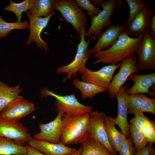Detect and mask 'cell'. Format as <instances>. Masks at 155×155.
<instances>
[{"label":"cell","mask_w":155,"mask_h":155,"mask_svg":"<svg viewBox=\"0 0 155 155\" xmlns=\"http://www.w3.org/2000/svg\"><path fill=\"white\" fill-rule=\"evenodd\" d=\"M129 8L127 20L123 25L125 27L128 25L135 17L146 6L150 5L143 0H126Z\"/></svg>","instance_id":"obj_28"},{"label":"cell","mask_w":155,"mask_h":155,"mask_svg":"<svg viewBox=\"0 0 155 155\" xmlns=\"http://www.w3.org/2000/svg\"><path fill=\"white\" fill-rule=\"evenodd\" d=\"M0 136L13 140L24 145L33 137L19 121L0 119Z\"/></svg>","instance_id":"obj_11"},{"label":"cell","mask_w":155,"mask_h":155,"mask_svg":"<svg viewBox=\"0 0 155 155\" xmlns=\"http://www.w3.org/2000/svg\"><path fill=\"white\" fill-rule=\"evenodd\" d=\"M85 30H83L80 35V41L78 44L76 53L73 60L67 65L60 66L57 69V73L67 74L63 80V82H65L72 77H75L77 73L80 75L86 67V62L90 56L88 46L92 40V36L90 37L88 41H86L85 39Z\"/></svg>","instance_id":"obj_4"},{"label":"cell","mask_w":155,"mask_h":155,"mask_svg":"<svg viewBox=\"0 0 155 155\" xmlns=\"http://www.w3.org/2000/svg\"><path fill=\"white\" fill-rule=\"evenodd\" d=\"M30 24L28 21L8 22L5 21L0 15V39L8 35L14 30H24L28 28Z\"/></svg>","instance_id":"obj_27"},{"label":"cell","mask_w":155,"mask_h":155,"mask_svg":"<svg viewBox=\"0 0 155 155\" xmlns=\"http://www.w3.org/2000/svg\"><path fill=\"white\" fill-rule=\"evenodd\" d=\"M147 138L148 142L151 144L155 142V122L149 120L147 122Z\"/></svg>","instance_id":"obj_34"},{"label":"cell","mask_w":155,"mask_h":155,"mask_svg":"<svg viewBox=\"0 0 155 155\" xmlns=\"http://www.w3.org/2000/svg\"><path fill=\"white\" fill-rule=\"evenodd\" d=\"M127 103L128 114L148 112L155 115V98H149L144 93L127 94Z\"/></svg>","instance_id":"obj_17"},{"label":"cell","mask_w":155,"mask_h":155,"mask_svg":"<svg viewBox=\"0 0 155 155\" xmlns=\"http://www.w3.org/2000/svg\"><path fill=\"white\" fill-rule=\"evenodd\" d=\"M55 13V12L47 17L40 18L32 15L28 10L26 11V14L30 21L28 29L30 35L26 42L27 44L29 45L34 42L39 49L45 51L49 49L48 44L42 39L41 34L48 25L51 17Z\"/></svg>","instance_id":"obj_12"},{"label":"cell","mask_w":155,"mask_h":155,"mask_svg":"<svg viewBox=\"0 0 155 155\" xmlns=\"http://www.w3.org/2000/svg\"><path fill=\"white\" fill-rule=\"evenodd\" d=\"M21 90L19 85L10 87L0 80V112L13 102L22 97L19 95Z\"/></svg>","instance_id":"obj_22"},{"label":"cell","mask_w":155,"mask_h":155,"mask_svg":"<svg viewBox=\"0 0 155 155\" xmlns=\"http://www.w3.org/2000/svg\"><path fill=\"white\" fill-rule=\"evenodd\" d=\"M135 155H155V150L152 144L148 142L145 148L136 151Z\"/></svg>","instance_id":"obj_35"},{"label":"cell","mask_w":155,"mask_h":155,"mask_svg":"<svg viewBox=\"0 0 155 155\" xmlns=\"http://www.w3.org/2000/svg\"><path fill=\"white\" fill-rule=\"evenodd\" d=\"M77 5L86 11V13L91 16H95L99 13L101 10L98 7L93 5L89 0H75Z\"/></svg>","instance_id":"obj_31"},{"label":"cell","mask_w":155,"mask_h":155,"mask_svg":"<svg viewBox=\"0 0 155 155\" xmlns=\"http://www.w3.org/2000/svg\"><path fill=\"white\" fill-rule=\"evenodd\" d=\"M116 0H105L98 5L102 10L95 16L90 17V25L84 33L85 36H93L96 39L102 32L103 28L111 24V16L117 6Z\"/></svg>","instance_id":"obj_6"},{"label":"cell","mask_w":155,"mask_h":155,"mask_svg":"<svg viewBox=\"0 0 155 155\" xmlns=\"http://www.w3.org/2000/svg\"><path fill=\"white\" fill-rule=\"evenodd\" d=\"M82 150V147L81 146L78 149L74 152L66 154L65 155H80Z\"/></svg>","instance_id":"obj_39"},{"label":"cell","mask_w":155,"mask_h":155,"mask_svg":"<svg viewBox=\"0 0 155 155\" xmlns=\"http://www.w3.org/2000/svg\"><path fill=\"white\" fill-rule=\"evenodd\" d=\"M129 131L136 152L145 148L148 142L147 138L131 124L129 125Z\"/></svg>","instance_id":"obj_29"},{"label":"cell","mask_w":155,"mask_h":155,"mask_svg":"<svg viewBox=\"0 0 155 155\" xmlns=\"http://www.w3.org/2000/svg\"><path fill=\"white\" fill-rule=\"evenodd\" d=\"M148 33L152 38L155 40V15L153 16L149 26Z\"/></svg>","instance_id":"obj_36"},{"label":"cell","mask_w":155,"mask_h":155,"mask_svg":"<svg viewBox=\"0 0 155 155\" xmlns=\"http://www.w3.org/2000/svg\"><path fill=\"white\" fill-rule=\"evenodd\" d=\"M113 117L106 116L104 125L107 137L111 145L117 153L120 150L126 136L116 128Z\"/></svg>","instance_id":"obj_21"},{"label":"cell","mask_w":155,"mask_h":155,"mask_svg":"<svg viewBox=\"0 0 155 155\" xmlns=\"http://www.w3.org/2000/svg\"><path fill=\"white\" fill-rule=\"evenodd\" d=\"M55 0H30L28 11L32 15L38 17L45 18L54 13L53 5Z\"/></svg>","instance_id":"obj_23"},{"label":"cell","mask_w":155,"mask_h":155,"mask_svg":"<svg viewBox=\"0 0 155 155\" xmlns=\"http://www.w3.org/2000/svg\"><path fill=\"white\" fill-rule=\"evenodd\" d=\"M125 27L121 24L111 25L98 36V40L94 47L90 50L89 55L97 52L107 49L116 41L120 34L124 30Z\"/></svg>","instance_id":"obj_18"},{"label":"cell","mask_w":155,"mask_h":155,"mask_svg":"<svg viewBox=\"0 0 155 155\" xmlns=\"http://www.w3.org/2000/svg\"><path fill=\"white\" fill-rule=\"evenodd\" d=\"M138 57V65L142 71L155 69V40L146 32L140 42L135 53Z\"/></svg>","instance_id":"obj_9"},{"label":"cell","mask_w":155,"mask_h":155,"mask_svg":"<svg viewBox=\"0 0 155 155\" xmlns=\"http://www.w3.org/2000/svg\"><path fill=\"white\" fill-rule=\"evenodd\" d=\"M25 146L0 136V155H26Z\"/></svg>","instance_id":"obj_26"},{"label":"cell","mask_w":155,"mask_h":155,"mask_svg":"<svg viewBox=\"0 0 155 155\" xmlns=\"http://www.w3.org/2000/svg\"><path fill=\"white\" fill-rule=\"evenodd\" d=\"M63 113L58 111L55 118L47 123H39L40 132L34 135L33 138L40 140H44L57 144L60 142L61 130V118Z\"/></svg>","instance_id":"obj_16"},{"label":"cell","mask_w":155,"mask_h":155,"mask_svg":"<svg viewBox=\"0 0 155 155\" xmlns=\"http://www.w3.org/2000/svg\"><path fill=\"white\" fill-rule=\"evenodd\" d=\"M91 121L89 113L83 115L63 114L60 140L65 145L80 143L88 136V131Z\"/></svg>","instance_id":"obj_2"},{"label":"cell","mask_w":155,"mask_h":155,"mask_svg":"<svg viewBox=\"0 0 155 155\" xmlns=\"http://www.w3.org/2000/svg\"><path fill=\"white\" fill-rule=\"evenodd\" d=\"M134 116V117L131 119L130 122L140 131L150 119L143 113H138L135 114Z\"/></svg>","instance_id":"obj_32"},{"label":"cell","mask_w":155,"mask_h":155,"mask_svg":"<svg viewBox=\"0 0 155 155\" xmlns=\"http://www.w3.org/2000/svg\"><path fill=\"white\" fill-rule=\"evenodd\" d=\"M25 146L26 150V155H46L28 145Z\"/></svg>","instance_id":"obj_37"},{"label":"cell","mask_w":155,"mask_h":155,"mask_svg":"<svg viewBox=\"0 0 155 155\" xmlns=\"http://www.w3.org/2000/svg\"><path fill=\"white\" fill-rule=\"evenodd\" d=\"M128 78L134 82V84L130 88L127 89V93L128 95L146 93L152 96H154V93L150 92L149 90L155 83V72L143 75L132 74Z\"/></svg>","instance_id":"obj_20"},{"label":"cell","mask_w":155,"mask_h":155,"mask_svg":"<svg viewBox=\"0 0 155 155\" xmlns=\"http://www.w3.org/2000/svg\"><path fill=\"white\" fill-rule=\"evenodd\" d=\"M30 0H25L19 3H14L12 0L10 1L9 5L5 7L4 9L6 11L13 12L16 15L17 22H21L22 14L24 11L28 10L30 7Z\"/></svg>","instance_id":"obj_30"},{"label":"cell","mask_w":155,"mask_h":155,"mask_svg":"<svg viewBox=\"0 0 155 155\" xmlns=\"http://www.w3.org/2000/svg\"><path fill=\"white\" fill-rule=\"evenodd\" d=\"M27 143L29 146L46 155H65L73 153L77 150L75 148L66 146L61 141L55 144L32 137Z\"/></svg>","instance_id":"obj_19"},{"label":"cell","mask_w":155,"mask_h":155,"mask_svg":"<svg viewBox=\"0 0 155 155\" xmlns=\"http://www.w3.org/2000/svg\"><path fill=\"white\" fill-rule=\"evenodd\" d=\"M89 114L91 121L88 131V136L101 142L112 155H116L117 152L110 144L105 131L104 121L106 115L103 112L98 111H92Z\"/></svg>","instance_id":"obj_10"},{"label":"cell","mask_w":155,"mask_h":155,"mask_svg":"<svg viewBox=\"0 0 155 155\" xmlns=\"http://www.w3.org/2000/svg\"><path fill=\"white\" fill-rule=\"evenodd\" d=\"M154 9L148 5L125 28L124 32L129 36L135 37L144 35L148 32L149 24L154 15Z\"/></svg>","instance_id":"obj_13"},{"label":"cell","mask_w":155,"mask_h":155,"mask_svg":"<svg viewBox=\"0 0 155 155\" xmlns=\"http://www.w3.org/2000/svg\"><path fill=\"white\" fill-rule=\"evenodd\" d=\"M34 104L23 97L13 102L3 109L0 119L11 121H19L31 113L34 109Z\"/></svg>","instance_id":"obj_14"},{"label":"cell","mask_w":155,"mask_h":155,"mask_svg":"<svg viewBox=\"0 0 155 155\" xmlns=\"http://www.w3.org/2000/svg\"><path fill=\"white\" fill-rule=\"evenodd\" d=\"M75 87L81 92V96L84 99L87 98H92L96 94L108 91L106 88L100 87L88 82L80 81L75 77L73 81Z\"/></svg>","instance_id":"obj_25"},{"label":"cell","mask_w":155,"mask_h":155,"mask_svg":"<svg viewBox=\"0 0 155 155\" xmlns=\"http://www.w3.org/2000/svg\"><path fill=\"white\" fill-rule=\"evenodd\" d=\"M53 7L60 12L62 20L71 24L80 35L85 30L87 17L84 10L77 5L75 0H55Z\"/></svg>","instance_id":"obj_3"},{"label":"cell","mask_w":155,"mask_h":155,"mask_svg":"<svg viewBox=\"0 0 155 155\" xmlns=\"http://www.w3.org/2000/svg\"><path fill=\"white\" fill-rule=\"evenodd\" d=\"M40 93L42 97L51 96L55 98L54 104L58 111H60L71 115H83L89 113L92 111V106L80 103L74 93L61 96L49 91L46 88L41 89Z\"/></svg>","instance_id":"obj_5"},{"label":"cell","mask_w":155,"mask_h":155,"mask_svg":"<svg viewBox=\"0 0 155 155\" xmlns=\"http://www.w3.org/2000/svg\"><path fill=\"white\" fill-rule=\"evenodd\" d=\"M121 63L105 65L96 71L91 70L86 67L80 74L82 81L109 90L114 72Z\"/></svg>","instance_id":"obj_8"},{"label":"cell","mask_w":155,"mask_h":155,"mask_svg":"<svg viewBox=\"0 0 155 155\" xmlns=\"http://www.w3.org/2000/svg\"><path fill=\"white\" fill-rule=\"evenodd\" d=\"M81 144L80 155H112L101 142L88 136Z\"/></svg>","instance_id":"obj_24"},{"label":"cell","mask_w":155,"mask_h":155,"mask_svg":"<svg viewBox=\"0 0 155 155\" xmlns=\"http://www.w3.org/2000/svg\"><path fill=\"white\" fill-rule=\"evenodd\" d=\"M127 86L123 85L115 95L117 103V114L116 117L113 118L115 125H117L121 132L127 137L130 136L129 125L127 120L128 108L127 103Z\"/></svg>","instance_id":"obj_15"},{"label":"cell","mask_w":155,"mask_h":155,"mask_svg":"<svg viewBox=\"0 0 155 155\" xmlns=\"http://www.w3.org/2000/svg\"><path fill=\"white\" fill-rule=\"evenodd\" d=\"M120 155H135L136 151L131 137L127 139L119 152Z\"/></svg>","instance_id":"obj_33"},{"label":"cell","mask_w":155,"mask_h":155,"mask_svg":"<svg viewBox=\"0 0 155 155\" xmlns=\"http://www.w3.org/2000/svg\"><path fill=\"white\" fill-rule=\"evenodd\" d=\"M120 67L118 72L113 78L108 90L109 96L112 98L115 96L117 93L131 74H138L139 72L137 60L134 55L123 60Z\"/></svg>","instance_id":"obj_7"},{"label":"cell","mask_w":155,"mask_h":155,"mask_svg":"<svg viewBox=\"0 0 155 155\" xmlns=\"http://www.w3.org/2000/svg\"><path fill=\"white\" fill-rule=\"evenodd\" d=\"M105 0H90L91 3L94 6L98 5L100 4L104 1Z\"/></svg>","instance_id":"obj_38"},{"label":"cell","mask_w":155,"mask_h":155,"mask_svg":"<svg viewBox=\"0 0 155 155\" xmlns=\"http://www.w3.org/2000/svg\"><path fill=\"white\" fill-rule=\"evenodd\" d=\"M144 35L132 38L123 32L110 48L98 51L93 55V57L96 59L93 63L116 65L118 63H121L136 53Z\"/></svg>","instance_id":"obj_1"}]
</instances>
